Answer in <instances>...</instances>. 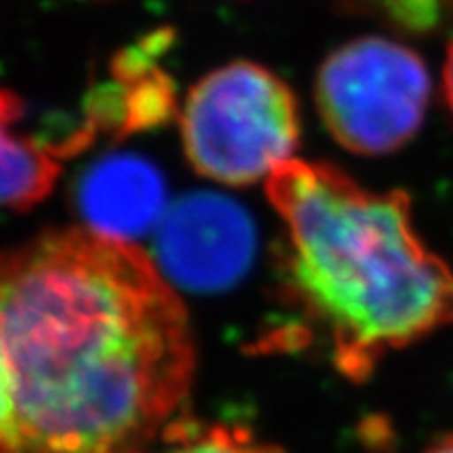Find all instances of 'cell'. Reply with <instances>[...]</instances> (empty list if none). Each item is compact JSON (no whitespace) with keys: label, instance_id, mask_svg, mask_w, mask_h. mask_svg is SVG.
Segmentation results:
<instances>
[{"label":"cell","instance_id":"7c38bea8","mask_svg":"<svg viewBox=\"0 0 453 453\" xmlns=\"http://www.w3.org/2000/svg\"><path fill=\"white\" fill-rule=\"evenodd\" d=\"M421 453H453V433H449V435L435 440L428 449H424Z\"/></svg>","mask_w":453,"mask_h":453},{"label":"cell","instance_id":"5b68a950","mask_svg":"<svg viewBox=\"0 0 453 453\" xmlns=\"http://www.w3.org/2000/svg\"><path fill=\"white\" fill-rule=\"evenodd\" d=\"M252 250L250 218L220 195H190L162 215L157 262L179 285L202 292L226 287L245 273Z\"/></svg>","mask_w":453,"mask_h":453},{"label":"cell","instance_id":"277c9868","mask_svg":"<svg viewBox=\"0 0 453 453\" xmlns=\"http://www.w3.org/2000/svg\"><path fill=\"white\" fill-rule=\"evenodd\" d=\"M324 126L342 149L387 156L418 132L430 102L424 58L387 37H358L324 60L315 84Z\"/></svg>","mask_w":453,"mask_h":453},{"label":"cell","instance_id":"9c48e42d","mask_svg":"<svg viewBox=\"0 0 453 453\" xmlns=\"http://www.w3.org/2000/svg\"><path fill=\"white\" fill-rule=\"evenodd\" d=\"M357 12L380 17L407 33H428L453 17V0H342Z\"/></svg>","mask_w":453,"mask_h":453},{"label":"cell","instance_id":"8992f818","mask_svg":"<svg viewBox=\"0 0 453 453\" xmlns=\"http://www.w3.org/2000/svg\"><path fill=\"white\" fill-rule=\"evenodd\" d=\"M77 202L90 232L132 243L162 220L167 188L150 162L111 156L84 173Z\"/></svg>","mask_w":453,"mask_h":453},{"label":"cell","instance_id":"8fae6325","mask_svg":"<svg viewBox=\"0 0 453 453\" xmlns=\"http://www.w3.org/2000/svg\"><path fill=\"white\" fill-rule=\"evenodd\" d=\"M441 84H444V97H447L449 109L453 111V42L449 44L447 60H444V74H441Z\"/></svg>","mask_w":453,"mask_h":453},{"label":"cell","instance_id":"7a4b0ae2","mask_svg":"<svg viewBox=\"0 0 453 453\" xmlns=\"http://www.w3.org/2000/svg\"><path fill=\"white\" fill-rule=\"evenodd\" d=\"M266 195L285 226L289 289L340 375L364 382L388 352L453 326V269L421 241L405 192L292 157Z\"/></svg>","mask_w":453,"mask_h":453},{"label":"cell","instance_id":"30bf717a","mask_svg":"<svg viewBox=\"0 0 453 453\" xmlns=\"http://www.w3.org/2000/svg\"><path fill=\"white\" fill-rule=\"evenodd\" d=\"M14 435H17V410H14L12 372H10L5 345L0 335V453L12 447Z\"/></svg>","mask_w":453,"mask_h":453},{"label":"cell","instance_id":"52a82bcc","mask_svg":"<svg viewBox=\"0 0 453 453\" xmlns=\"http://www.w3.org/2000/svg\"><path fill=\"white\" fill-rule=\"evenodd\" d=\"M24 102L0 88V209L26 211L54 190L60 165L44 142L17 132Z\"/></svg>","mask_w":453,"mask_h":453},{"label":"cell","instance_id":"3957f363","mask_svg":"<svg viewBox=\"0 0 453 453\" xmlns=\"http://www.w3.org/2000/svg\"><path fill=\"white\" fill-rule=\"evenodd\" d=\"M298 107L292 88L266 67L236 60L190 90L180 113L185 157L222 185L269 179L296 150Z\"/></svg>","mask_w":453,"mask_h":453},{"label":"cell","instance_id":"ba28073f","mask_svg":"<svg viewBox=\"0 0 453 453\" xmlns=\"http://www.w3.org/2000/svg\"><path fill=\"white\" fill-rule=\"evenodd\" d=\"M150 453H285L280 447L257 440L252 430L226 424H199L179 418L162 435L160 449Z\"/></svg>","mask_w":453,"mask_h":453},{"label":"cell","instance_id":"6da1fadb","mask_svg":"<svg viewBox=\"0 0 453 453\" xmlns=\"http://www.w3.org/2000/svg\"><path fill=\"white\" fill-rule=\"evenodd\" d=\"M17 435L5 453H150L195 375L190 319L127 241L47 232L0 255Z\"/></svg>","mask_w":453,"mask_h":453}]
</instances>
